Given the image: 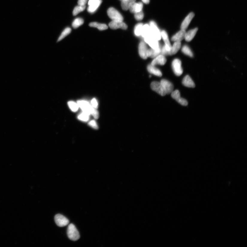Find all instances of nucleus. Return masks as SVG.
I'll return each instance as SVG.
<instances>
[{
    "label": "nucleus",
    "mask_w": 247,
    "mask_h": 247,
    "mask_svg": "<svg viewBox=\"0 0 247 247\" xmlns=\"http://www.w3.org/2000/svg\"><path fill=\"white\" fill-rule=\"evenodd\" d=\"M120 1H123V0H120Z\"/></svg>",
    "instance_id": "obj_41"
},
{
    "label": "nucleus",
    "mask_w": 247,
    "mask_h": 247,
    "mask_svg": "<svg viewBox=\"0 0 247 247\" xmlns=\"http://www.w3.org/2000/svg\"><path fill=\"white\" fill-rule=\"evenodd\" d=\"M89 26L97 28L100 30H104L108 29V27L106 25L102 23H98L96 22H91L89 24Z\"/></svg>",
    "instance_id": "obj_24"
},
{
    "label": "nucleus",
    "mask_w": 247,
    "mask_h": 247,
    "mask_svg": "<svg viewBox=\"0 0 247 247\" xmlns=\"http://www.w3.org/2000/svg\"><path fill=\"white\" fill-rule=\"evenodd\" d=\"M102 3V0H98L95 3L89 5L87 9V10L89 13H93L97 10Z\"/></svg>",
    "instance_id": "obj_23"
},
{
    "label": "nucleus",
    "mask_w": 247,
    "mask_h": 247,
    "mask_svg": "<svg viewBox=\"0 0 247 247\" xmlns=\"http://www.w3.org/2000/svg\"><path fill=\"white\" fill-rule=\"evenodd\" d=\"M148 50L146 44L144 42H141L138 46L139 53L141 58L143 59H146L148 58L147 53Z\"/></svg>",
    "instance_id": "obj_11"
},
{
    "label": "nucleus",
    "mask_w": 247,
    "mask_h": 247,
    "mask_svg": "<svg viewBox=\"0 0 247 247\" xmlns=\"http://www.w3.org/2000/svg\"><path fill=\"white\" fill-rule=\"evenodd\" d=\"M144 40L146 43L149 45L152 49H157L160 46V44L159 43L158 41L154 39L151 35L145 37Z\"/></svg>",
    "instance_id": "obj_10"
},
{
    "label": "nucleus",
    "mask_w": 247,
    "mask_h": 247,
    "mask_svg": "<svg viewBox=\"0 0 247 247\" xmlns=\"http://www.w3.org/2000/svg\"><path fill=\"white\" fill-rule=\"evenodd\" d=\"M160 82L166 94H169L173 91L174 87L171 82L166 79H162Z\"/></svg>",
    "instance_id": "obj_12"
},
{
    "label": "nucleus",
    "mask_w": 247,
    "mask_h": 247,
    "mask_svg": "<svg viewBox=\"0 0 247 247\" xmlns=\"http://www.w3.org/2000/svg\"><path fill=\"white\" fill-rule=\"evenodd\" d=\"M107 13L109 18L112 20L123 21V20L121 14L114 8L110 7L108 9Z\"/></svg>",
    "instance_id": "obj_2"
},
{
    "label": "nucleus",
    "mask_w": 247,
    "mask_h": 247,
    "mask_svg": "<svg viewBox=\"0 0 247 247\" xmlns=\"http://www.w3.org/2000/svg\"><path fill=\"white\" fill-rule=\"evenodd\" d=\"M78 118L80 120L87 122L88 121L89 118H90V115L87 114L85 112H83L78 115Z\"/></svg>",
    "instance_id": "obj_30"
},
{
    "label": "nucleus",
    "mask_w": 247,
    "mask_h": 247,
    "mask_svg": "<svg viewBox=\"0 0 247 247\" xmlns=\"http://www.w3.org/2000/svg\"><path fill=\"white\" fill-rule=\"evenodd\" d=\"M147 69L148 71L150 73L158 77H161L162 76V73L160 70L157 69L155 66L152 65L151 64L148 65Z\"/></svg>",
    "instance_id": "obj_20"
},
{
    "label": "nucleus",
    "mask_w": 247,
    "mask_h": 247,
    "mask_svg": "<svg viewBox=\"0 0 247 247\" xmlns=\"http://www.w3.org/2000/svg\"><path fill=\"white\" fill-rule=\"evenodd\" d=\"M98 0H89L88 4L89 6L91 5V4L95 3V2L98 1Z\"/></svg>",
    "instance_id": "obj_39"
},
{
    "label": "nucleus",
    "mask_w": 247,
    "mask_h": 247,
    "mask_svg": "<svg viewBox=\"0 0 247 247\" xmlns=\"http://www.w3.org/2000/svg\"><path fill=\"white\" fill-rule=\"evenodd\" d=\"M134 14L135 18L137 20L140 21L142 20L143 17H144V14H143V10Z\"/></svg>",
    "instance_id": "obj_34"
},
{
    "label": "nucleus",
    "mask_w": 247,
    "mask_h": 247,
    "mask_svg": "<svg viewBox=\"0 0 247 247\" xmlns=\"http://www.w3.org/2000/svg\"><path fill=\"white\" fill-rule=\"evenodd\" d=\"M67 234L69 238L73 241H76L80 237L78 230L75 226L72 223L69 225L68 226Z\"/></svg>",
    "instance_id": "obj_1"
},
{
    "label": "nucleus",
    "mask_w": 247,
    "mask_h": 247,
    "mask_svg": "<svg viewBox=\"0 0 247 247\" xmlns=\"http://www.w3.org/2000/svg\"><path fill=\"white\" fill-rule=\"evenodd\" d=\"M84 20L81 18H78L76 19L72 23V26L74 29L78 28L80 26L83 24Z\"/></svg>",
    "instance_id": "obj_27"
},
{
    "label": "nucleus",
    "mask_w": 247,
    "mask_h": 247,
    "mask_svg": "<svg viewBox=\"0 0 247 247\" xmlns=\"http://www.w3.org/2000/svg\"><path fill=\"white\" fill-rule=\"evenodd\" d=\"M151 88L153 90L156 92L157 93L162 96H164L166 95L163 87L160 82L157 81L152 82L151 84Z\"/></svg>",
    "instance_id": "obj_7"
},
{
    "label": "nucleus",
    "mask_w": 247,
    "mask_h": 247,
    "mask_svg": "<svg viewBox=\"0 0 247 247\" xmlns=\"http://www.w3.org/2000/svg\"><path fill=\"white\" fill-rule=\"evenodd\" d=\"M72 30L71 28H67L63 31L60 35V36L59 37L58 40V42L62 40V39L65 38V37L67 36V35L69 34L71 32Z\"/></svg>",
    "instance_id": "obj_28"
},
{
    "label": "nucleus",
    "mask_w": 247,
    "mask_h": 247,
    "mask_svg": "<svg viewBox=\"0 0 247 247\" xmlns=\"http://www.w3.org/2000/svg\"><path fill=\"white\" fill-rule=\"evenodd\" d=\"M90 114L93 115V116L96 119H98L99 117V113L98 110L96 108L93 107L92 110Z\"/></svg>",
    "instance_id": "obj_35"
},
{
    "label": "nucleus",
    "mask_w": 247,
    "mask_h": 247,
    "mask_svg": "<svg viewBox=\"0 0 247 247\" xmlns=\"http://www.w3.org/2000/svg\"><path fill=\"white\" fill-rule=\"evenodd\" d=\"M151 29L150 25L148 24H145L143 26L141 36L143 38L151 36Z\"/></svg>",
    "instance_id": "obj_22"
},
{
    "label": "nucleus",
    "mask_w": 247,
    "mask_h": 247,
    "mask_svg": "<svg viewBox=\"0 0 247 247\" xmlns=\"http://www.w3.org/2000/svg\"><path fill=\"white\" fill-rule=\"evenodd\" d=\"M181 46V42H175L173 46H172L171 50L168 53V55H172L175 54L179 50Z\"/></svg>",
    "instance_id": "obj_21"
},
{
    "label": "nucleus",
    "mask_w": 247,
    "mask_h": 247,
    "mask_svg": "<svg viewBox=\"0 0 247 247\" xmlns=\"http://www.w3.org/2000/svg\"><path fill=\"white\" fill-rule=\"evenodd\" d=\"M86 8V6H78L75 7L73 11V15L74 16H76L79 13L83 11Z\"/></svg>",
    "instance_id": "obj_31"
},
{
    "label": "nucleus",
    "mask_w": 247,
    "mask_h": 247,
    "mask_svg": "<svg viewBox=\"0 0 247 247\" xmlns=\"http://www.w3.org/2000/svg\"><path fill=\"white\" fill-rule=\"evenodd\" d=\"M91 104L92 106L96 109H97L98 107V103L97 100L96 99L94 98L92 100L91 102Z\"/></svg>",
    "instance_id": "obj_37"
},
{
    "label": "nucleus",
    "mask_w": 247,
    "mask_h": 247,
    "mask_svg": "<svg viewBox=\"0 0 247 247\" xmlns=\"http://www.w3.org/2000/svg\"><path fill=\"white\" fill-rule=\"evenodd\" d=\"M149 25L151 29L152 37L157 41L160 40L161 37V33L156 23L153 21H151Z\"/></svg>",
    "instance_id": "obj_4"
},
{
    "label": "nucleus",
    "mask_w": 247,
    "mask_h": 247,
    "mask_svg": "<svg viewBox=\"0 0 247 247\" xmlns=\"http://www.w3.org/2000/svg\"><path fill=\"white\" fill-rule=\"evenodd\" d=\"M77 104L79 107L82 109L83 112H85L89 115L90 114L91 112L93 107L88 102L86 101L79 100L78 101Z\"/></svg>",
    "instance_id": "obj_6"
},
{
    "label": "nucleus",
    "mask_w": 247,
    "mask_h": 247,
    "mask_svg": "<svg viewBox=\"0 0 247 247\" xmlns=\"http://www.w3.org/2000/svg\"><path fill=\"white\" fill-rule=\"evenodd\" d=\"M109 26L112 29H121L126 30L128 26L123 21L112 20L109 23Z\"/></svg>",
    "instance_id": "obj_8"
},
{
    "label": "nucleus",
    "mask_w": 247,
    "mask_h": 247,
    "mask_svg": "<svg viewBox=\"0 0 247 247\" xmlns=\"http://www.w3.org/2000/svg\"><path fill=\"white\" fill-rule=\"evenodd\" d=\"M143 3L146 4H148L149 3L150 0H142Z\"/></svg>",
    "instance_id": "obj_40"
},
{
    "label": "nucleus",
    "mask_w": 247,
    "mask_h": 247,
    "mask_svg": "<svg viewBox=\"0 0 247 247\" xmlns=\"http://www.w3.org/2000/svg\"><path fill=\"white\" fill-rule=\"evenodd\" d=\"M182 84L187 87L194 88L195 87L194 82L189 75H187L183 79Z\"/></svg>",
    "instance_id": "obj_19"
},
{
    "label": "nucleus",
    "mask_w": 247,
    "mask_h": 247,
    "mask_svg": "<svg viewBox=\"0 0 247 247\" xmlns=\"http://www.w3.org/2000/svg\"><path fill=\"white\" fill-rule=\"evenodd\" d=\"M55 221L58 227H63L66 226L69 223V220L67 218L61 214H58L55 215Z\"/></svg>",
    "instance_id": "obj_5"
},
{
    "label": "nucleus",
    "mask_w": 247,
    "mask_h": 247,
    "mask_svg": "<svg viewBox=\"0 0 247 247\" xmlns=\"http://www.w3.org/2000/svg\"><path fill=\"white\" fill-rule=\"evenodd\" d=\"M161 33V36L165 43L164 46L166 50L167 51V55H168V53L170 51L172 46L169 41L168 35L165 31H162Z\"/></svg>",
    "instance_id": "obj_13"
},
{
    "label": "nucleus",
    "mask_w": 247,
    "mask_h": 247,
    "mask_svg": "<svg viewBox=\"0 0 247 247\" xmlns=\"http://www.w3.org/2000/svg\"><path fill=\"white\" fill-rule=\"evenodd\" d=\"M195 16V14L193 13H190L188 15L185 19L183 20L181 25V29L183 30H186L190 22H191L193 19V18Z\"/></svg>",
    "instance_id": "obj_14"
},
{
    "label": "nucleus",
    "mask_w": 247,
    "mask_h": 247,
    "mask_svg": "<svg viewBox=\"0 0 247 247\" xmlns=\"http://www.w3.org/2000/svg\"><path fill=\"white\" fill-rule=\"evenodd\" d=\"M162 46H160L159 48L156 49H148L147 56V57L154 58L161 54Z\"/></svg>",
    "instance_id": "obj_16"
},
{
    "label": "nucleus",
    "mask_w": 247,
    "mask_h": 247,
    "mask_svg": "<svg viewBox=\"0 0 247 247\" xmlns=\"http://www.w3.org/2000/svg\"><path fill=\"white\" fill-rule=\"evenodd\" d=\"M89 126H90L92 128L95 129H98V126L97 123L95 120H92L89 122L88 123Z\"/></svg>",
    "instance_id": "obj_36"
},
{
    "label": "nucleus",
    "mask_w": 247,
    "mask_h": 247,
    "mask_svg": "<svg viewBox=\"0 0 247 247\" xmlns=\"http://www.w3.org/2000/svg\"><path fill=\"white\" fill-rule=\"evenodd\" d=\"M182 51L185 55L189 56V57H193V54L191 49L189 46L187 45H185L182 47Z\"/></svg>",
    "instance_id": "obj_26"
},
{
    "label": "nucleus",
    "mask_w": 247,
    "mask_h": 247,
    "mask_svg": "<svg viewBox=\"0 0 247 247\" xmlns=\"http://www.w3.org/2000/svg\"><path fill=\"white\" fill-rule=\"evenodd\" d=\"M171 93L172 97L175 99L180 104L185 106L187 105L188 103L187 101L181 97L180 93L178 90L173 91Z\"/></svg>",
    "instance_id": "obj_9"
},
{
    "label": "nucleus",
    "mask_w": 247,
    "mask_h": 247,
    "mask_svg": "<svg viewBox=\"0 0 247 247\" xmlns=\"http://www.w3.org/2000/svg\"><path fill=\"white\" fill-rule=\"evenodd\" d=\"M136 1V0H123L121 1V7L122 9L124 10H128L129 5L132 2Z\"/></svg>",
    "instance_id": "obj_25"
},
{
    "label": "nucleus",
    "mask_w": 247,
    "mask_h": 247,
    "mask_svg": "<svg viewBox=\"0 0 247 247\" xmlns=\"http://www.w3.org/2000/svg\"><path fill=\"white\" fill-rule=\"evenodd\" d=\"M173 70L175 74L177 76H180L183 72V70L182 67V63L178 59H175L172 62V64Z\"/></svg>",
    "instance_id": "obj_3"
},
{
    "label": "nucleus",
    "mask_w": 247,
    "mask_h": 247,
    "mask_svg": "<svg viewBox=\"0 0 247 247\" xmlns=\"http://www.w3.org/2000/svg\"><path fill=\"white\" fill-rule=\"evenodd\" d=\"M143 25V23H139L135 26L134 29V34L136 36H141Z\"/></svg>",
    "instance_id": "obj_29"
},
{
    "label": "nucleus",
    "mask_w": 247,
    "mask_h": 247,
    "mask_svg": "<svg viewBox=\"0 0 247 247\" xmlns=\"http://www.w3.org/2000/svg\"><path fill=\"white\" fill-rule=\"evenodd\" d=\"M68 104L70 109L73 112H76L78 110L79 107L77 103L71 101L68 102Z\"/></svg>",
    "instance_id": "obj_32"
},
{
    "label": "nucleus",
    "mask_w": 247,
    "mask_h": 247,
    "mask_svg": "<svg viewBox=\"0 0 247 247\" xmlns=\"http://www.w3.org/2000/svg\"><path fill=\"white\" fill-rule=\"evenodd\" d=\"M185 30H181L172 37L171 40L174 42H181L184 39L186 34Z\"/></svg>",
    "instance_id": "obj_17"
},
{
    "label": "nucleus",
    "mask_w": 247,
    "mask_h": 247,
    "mask_svg": "<svg viewBox=\"0 0 247 247\" xmlns=\"http://www.w3.org/2000/svg\"><path fill=\"white\" fill-rule=\"evenodd\" d=\"M166 62V59L165 56L162 54H160L154 58L151 64L154 66L157 65H163L165 64Z\"/></svg>",
    "instance_id": "obj_15"
},
{
    "label": "nucleus",
    "mask_w": 247,
    "mask_h": 247,
    "mask_svg": "<svg viewBox=\"0 0 247 247\" xmlns=\"http://www.w3.org/2000/svg\"><path fill=\"white\" fill-rule=\"evenodd\" d=\"M198 30V28H196L186 32L184 38L185 41L187 42L191 41L196 35Z\"/></svg>",
    "instance_id": "obj_18"
},
{
    "label": "nucleus",
    "mask_w": 247,
    "mask_h": 247,
    "mask_svg": "<svg viewBox=\"0 0 247 247\" xmlns=\"http://www.w3.org/2000/svg\"><path fill=\"white\" fill-rule=\"evenodd\" d=\"M88 0H78V5L84 6H85V4L87 2Z\"/></svg>",
    "instance_id": "obj_38"
},
{
    "label": "nucleus",
    "mask_w": 247,
    "mask_h": 247,
    "mask_svg": "<svg viewBox=\"0 0 247 247\" xmlns=\"http://www.w3.org/2000/svg\"><path fill=\"white\" fill-rule=\"evenodd\" d=\"M143 8V4L141 2H139L136 3L135 4L134 8V13L139 12L142 11Z\"/></svg>",
    "instance_id": "obj_33"
}]
</instances>
